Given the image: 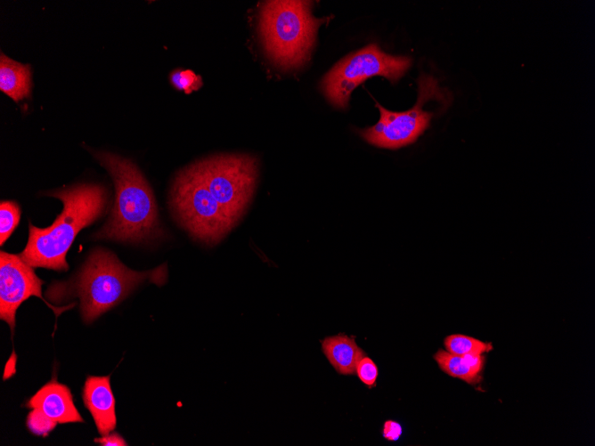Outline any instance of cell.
<instances>
[{"mask_svg":"<svg viewBox=\"0 0 595 446\" xmlns=\"http://www.w3.org/2000/svg\"><path fill=\"white\" fill-rule=\"evenodd\" d=\"M322 348L330 364L343 375L355 373L359 361L364 357L355 340L342 334L326 337L322 342Z\"/></svg>","mask_w":595,"mask_h":446,"instance_id":"7c38bea8","label":"cell"},{"mask_svg":"<svg viewBox=\"0 0 595 446\" xmlns=\"http://www.w3.org/2000/svg\"><path fill=\"white\" fill-rule=\"evenodd\" d=\"M20 209L15 201H1L0 203V244L8 239L19 224Z\"/></svg>","mask_w":595,"mask_h":446,"instance_id":"2e32d148","label":"cell"},{"mask_svg":"<svg viewBox=\"0 0 595 446\" xmlns=\"http://www.w3.org/2000/svg\"><path fill=\"white\" fill-rule=\"evenodd\" d=\"M418 85L417 103L406 111H391L376 102L380 112L379 120L360 132L367 142L379 148L396 150L413 143L424 133L434 115L424 110V105L430 100L442 99L444 94L437 79L431 75L422 74Z\"/></svg>","mask_w":595,"mask_h":446,"instance_id":"ba28073f","label":"cell"},{"mask_svg":"<svg viewBox=\"0 0 595 446\" xmlns=\"http://www.w3.org/2000/svg\"><path fill=\"white\" fill-rule=\"evenodd\" d=\"M84 404L89 410L100 434L112 432L117 424L115 398L110 376L86 377L82 393Z\"/></svg>","mask_w":595,"mask_h":446,"instance_id":"30bf717a","label":"cell"},{"mask_svg":"<svg viewBox=\"0 0 595 446\" xmlns=\"http://www.w3.org/2000/svg\"><path fill=\"white\" fill-rule=\"evenodd\" d=\"M462 357L465 359L467 363L473 368L474 369L477 371H481L482 367H483V359L481 354H474V353H469L462 355Z\"/></svg>","mask_w":595,"mask_h":446,"instance_id":"7402d4cb","label":"cell"},{"mask_svg":"<svg viewBox=\"0 0 595 446\" xmlns=\"http://www.w3.org/2000/svg\"><path fill=\"white\" fill-rule=\"evenodd\" d=\"M355 373L360 380L370 388L376 385L379 371L371 359L363 357L356 366Z\"/></svg>","mask_w":595,"mask_h":446,"instance_id":"d6986e66","label":"cell"},{"mask_svg":"<svg viewBox=\"0 0 595 446\" xmlns=\"http://www.w3.org/2000/svg\"><path fill=\"white\" fill-rule=\"evenodd\" d=\"M195 164L209 191L236 225L245 214L256 189L257 158L249 154H223Z\"/></svg>","mask_w":595,"mask_h":446,"instance_id":"8992f818","label":"cell"},{"mask_svg":"<svg viewBox=\"0 0 595 446\" xmlns=\"http://www.w3.org/2000/svg\"><path fill=\"white\" fill-rule=\"evenodd\" d=\"M447 352L456 355L482 354L492 349V345L464 335H452L444 339Z\"/></svg>","mask_w":595,"mask_h":446,"instance_id":"9a60e30c","label":"cell"},{"mask_svg":"<svg viewBox=\"0 0 595 446\" xmlns=\"http://www.w3.org/2000/svg\"><path fill=\"white\" fill-rule=\"evenodd\" d=\"M26 425L29 431L37 435H47L57 425L40 410L33 409L28 415Z\"/></svg>","mask_w":595,"mask_h":446,"instance_id":"e0dca14e","label":"cell"},{"mask_svg":"<svg viewBox=\"0 0 595 446\" xmlns=\"http://www.w3.org/2000/svg\"><path fill=\"white\" fill-rule=\"evenodd\" d=\"M94 156L109 171L116 191L111 215L96 238L141 243L162 237L152 190L138 167L115 154Z\"/></svg>","mask_w":595,"mask_h":446,"instance_id":"3957f363","label":"cell"},{"mask_svg":"<svg viewBox=\"0 0 595 446\" xmlns=\"http://www.w3.org/2000/svg\"><path fill=\"white\" fill-rule=\"evenodd\" d=\"M434 358L439 368L453 377H458L469 384H475L480 379L479 371L471 368L461 355L439 350Z\"/></svg>","mask_w":595,"mask_h":446,"instance_id":"5bb4252c","label":"cell"},{"mask_svg":"<svg viewBox=\"0 0 595 446\" xmlns=\"http://www.w3.org/2000/svg\"><path fill=\"white\" fill-rule=\"evenodd\" d=\"M171 204L181 225L205 245L218 244L235 226L209 191L195 163L176 175Z\"/></svg>","mask_w":595,"mask_h":446,"instance_id":"5b68a950","label":"cell"},{"mask_svg":"<svg viewBox=\"0 0 595 446\" xmlns=\"http://www.w3.org/2000/svg\"><path fill=\"white\" fill-rule=\"evenodd\" d=\"M48 195L61 199L63 209L47 228L29 223V239L19 255L32 267L67 271L66 255L73 240L81 229L102 215L107 193L100 185L77 184Z\"/></svg>","mask_w":595,"mask_h":446,"instance_id":"7a4b0ae2","label":"cell"},{"mask_svg":"<svg viewBox=\"0 0 595 446\" xmlns=\"http://www.w3.org/2000/svg\"><path fill=\"white\" fill-rule=\"evenodd\" d=\"M44 281L35 273L32 266L19 255L0 253V319L10 326L12 335L15 328V313L19 306L29 297L41 298L58 317L74 304L55 307L42 296Z\"/></svg>","mask_w":595,"mask_h":446,"instance_id":"9c48e42d","label":"cell"},{"mask_svg":"<svg viewBox=\"0 0 595 446\" xmlns=\"http://www.w3.org/2000/svg\"><path fill=\"white\" fill-rule=\"evenodd\" d=\"M170 81L176 89L183 90L187 94L198 90L202 85L201 77L190 69L174 71Z\"/></svg>","mask_w":595,"mask_h":446,"instance_id":"ac0fdd59","label":"cell"},{"mask_svg":"<svg viewBox=\"0 0 595 446\" xmlns=\"http://www.w3.org/2000/svg\"><path fill=\"white\" fill-rule=\"evenodd\" d=\"M48 418L61 424L84 422L77 411L69 387L53 379L42 386L27 402Z\"/></svg>","mask_w":595,"mask_h":446,"instance_id":"8fae6325","label":"cell"},{"mask_svg":"<svg viewBox=\"0 0 595 446\" xmlns=\"http://www.w3.org/2000/svg\"><path fill=\"white\" fill-rule=\"evenodd\" d=\"M311 1H266L259 13V34L269 59L282 69L302 67L309 59L318 28Z\"/></svg>","mask_w":595,"mask_h":446,"instance_id":"277c9868","label":"cell"},{"mask_svg":"<svg viewBox=\"0 0 595 446\" xmlns=\"http://www.w3.org/2000/svg\"><path fill=\"white\" fill-rule=\"evenodd\" d=\"M412 59L394 56L371 44L340 60L323 77L322 89L336 107L346 109L352 91L372 76L398 81L409 69Z\"/></svg>","mask_w":595,"mask_h":446,"instance_id":"52a82bcc","label":"cell"},{"mask_svg":"<svg viewBox=\"0 0 595 446\" xmlns=\"http://www.w3.org/2000/svg\"><path fill=\"white\" fill-rule=\"evenodd\" d=\"M167 280L166 264L146 272H136L125 266L108 250L98 248L91 253L80 272L69 282H54L46 290L53 301L77 296L86 323L124 300L145 280L162 286Z\"/></svg>","mask_w":595,"mask_h":446,"instance_id":"6da1fadb","label":"cell"},{"mask_svg":"<svg viewBox=\"0 0 595 446\" xmlns=\"http://www.w3.org/2000/svg\"><path fill=\"white\" fill-rule=\"evenodd\" d=\"M95 442H98L101 445H112V446H125L127 445L126 441L117 433L108 434L103 435L101 438L94 439Z\"/></svg>","mask_w":595,"mask_h":446,"instance_id":"44dd1931","label":"cell"},{"mask_svg":"<svg viewBox=\"0 0 595 446\" xmlns=\"http://www.w3.org/2000/svg\"><path fill=\"white\" fill-rule=\"evenodd\" d=\"M383 436L389 441H396L402 434V426L395 421L387 420L384 424Z\"/></svg>","mask_w":595,"mask_h":446,"instance_id":"ffe728a7","label":"cell"},{"mask_svg":"<svg viewBox=\"0 0 595 446\" xmlns=\"http://www.w3.org/2000/svg\"><path fill=\"white\" fill-rule=\"evenodd\" d=\"M30 66L0 56V90L18 102L30 95Z\"/></svg>","mask_w":595,"mask_h":446,"instance_id":"4fadbf2b","label":"cell"}]
</instances>
